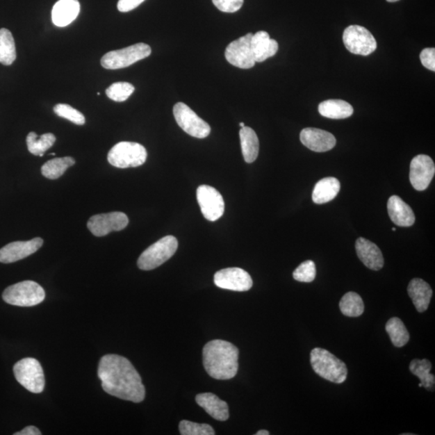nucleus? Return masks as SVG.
I'll return each mask as SVG.
<instances>
[{
  "instance_id": "nucleus-24",
  "label": "nucleus",
  "mask_w": 435,
  "mask_h": 435,
  "mask_svg": "<svg viewBox=\"0 0 435 435\" xmlns=\"http://www.w3.org/2000/svg\"><path fill=\"white\" fill-rule=\"evenodd\" d=\"M340 190V182L336 178H325L318 181L312 194L313 202L325 204L336 199Z\"/></svg>"
},
{
  "instance_id": "nucleus-10",
  "label": "nucleus",
  "mask_w": 435,
  "mask_h": 435,
  "mask_svg": "<svg viewBox=\"0 0 435 435\" xmlns=\"http://www.w3.org/2000/svg\"><path fill=\"white\" fill-rule=\"evenodd\" d=\"M343 40L348 51L356 55H370L377 47L372 34L360 25L347 27L343 33Z\"/></svg>"
},
{
  "instance_id": "nucleus-7",
  "label": "nucleus",
  "mask_w": 435,
  "mask_h": 435,
  "mask_svg": "<svg viewBox=\"0 0 435 435\" xmlns=\"http://www.w3.org/2000/svg\"><path fill=\"white\" fill-rule=\"evenodd\" d=\"M151 53L149 44L138 43L106 54L101 59V65L108 69H123L149 57Z\"/></svg>"
},
{
  "instance_id": "nucleus-21",
  "label": "nucleus",
  "mask_w": 435,
  "mask_h": 435,
  "mask_svg": "<svg viewBox=\"0 0 435 435\" xmlns=\"http://www.w3.org/2000/svg\"><path fill=\"white\" fill-rule=\"evenodd\" d=\"M196 402L212 418L218 421H227L229 418V404L214 393H200L196 396Z\"/></svg>"
},
{
  "instance_id": "nucleus-13",
  "label": "nucleus",
  "mask_w": 435,
  "mask_h": 435,
  "mask_svg": "<svg viewBox=\"0 0 435 435\" xmlns=\"http://www.w3.org/2000/svg\"><path fill=\"white\" fill-rule=\"evenodd\" d=\"M129 222L128 216L123 212H110L91 217L88 227L94 236L102 237L113 231H122Z\"/></svg>"
},
{
  "instance_id": "nucleus-15",
  "label": "nucleus",
  "mask_w": 435,
  "mask_h": 435,
  "mask_svg": "<svg viewBox=\"0 0 435 435\" xmlns=\"http://www.w3.org/2000/svg\"><path fill=\"white\" fill-rule=\"evenodd\" d=\"M434 174V163L429 156L418 155L411 161L409 180L416 190H427L431 184Z\"/></svg>"
},
{
  "instance_id": "nucleus-26",
  "label": "nucleus",
  "mask_w": 435,
  "mask_h": 435,
  "mask_svg": "<svg viewBox=\"0 0 435 435\" xmlns=\"http://www.w3.org/2000/svg\"><path fill=\"white\" fill-rule=\"evenodd\" d=\"M242 154L247 163H252L259 154V139L254 129L249 127L241 128L240 131Z\"/></svg>"
},
{
  "instance_id": "nucleus-31",
  "label": "nucleus",
  "mask_w": 435,
  "mask_h": 435,
  "mask_svg": "<svg viewBox=\"0 0 435 435\" xmlns=\"http://www.w3.org/2000/svg\"><path fill=\"white\" fill-rule=\"evenodd\" d=\"M26 141L30 153L35 156H42L45 151L54 145L56 138L52 133L38 136L35 133H30L27 136Z\"/></svg>"
},
{
  "instance_id": "nucleus-44",
  "label": "nucleus",
  "mask_w": 435,
  "mask_h": 435,
  "mask_svg": "<svg viewBox=\"0 0 435 435\" xmlns=\"http://www.w3.org/2000/svg\"><path fill=\"white\" fill-rule=\"evenodd\" d=\"M392 231H397V229H395V227H393Z\"/></svg>"
},
{
  "instance_id": "nucleus-29",
  "label": "nucleus",
  "mask_w": 435,
  "mask_h": 435,
  "mask_svg": "<svg viewBox=\"0 0 435 435\" xmlns=\"http://www.w3.org/2000/svg\"><path fill=\"white\" fill-rule=\"evenodd\" d=\"M75 164V161L70 156L55 158L47 161L42 167V174L45 178L55 180L62 177L69 167Z\"/></svg>"
},
{
  "instance_id": "nucleus-25",
  "label": "nucleus",
  "mask_w": 435,
  "mask_h": 435,
  "mask_svg": "<svg viewBox=\"0 0 435 435\" xmlns=\"http://www.w3.org/2000/svg\"><path fill=\"white\" fill-rule=\"evenodd\" d=\"M318 113L326 118L342 120L350 117L354 113L352 106L340 99L323 101L318 106Z\"/></svg>"
},
{
  "instance_id": "nucleus-6",
  "label": "nucleus",
  "mask_w": 435,
  "mask_h": 435,
  "mask_svg": "<svg viewBox=\"0 0 435 435\" xmlns=\"http://www.w3.org/2000/svg\"><path fill=\"white\" fill-rule=\"evenodd\" d=\"M147 150L143 145L135 142H120L111 149L108 155V163L116 168L138 167L145 163Z\"/></svg>"
},
{
  "instance_id": "nucleus-22",
  "label": "nucleus",
  "mask_w": 435,
  "mask_h": 435,
  "mask_svg": "<svg viewBox=\"0 0 435 435\" xmlns=\"http://www.w3.org/2000/svg\"><path fill=\"white\" fill-rule=\"evenodd\" d=\"M79 13V0H59L53 8V22L58 27L67 26L78 17Z\"/></svg>"
},
{
  "instance_id": "nucleus-42",
  "label": "nucleus",
  "mask_w": 435,
  "mask_h": 435,
  "mask_svg": "<svg viewBox=\"0 0 435 435\" xmlns=\"http://www.w3.org/2000/svg\"><path fill=\"white\" fill-rule=\"evenodd\" d=\"M387 1L389 3H394L398 1V0H387Z\"/></svg>"
},
{
  "instance_id": "nucleus-5",
  "label": "nucleus",
  "mask_w": 435,
  "mask_h": 435,
  "mask_svg": "<svg viewBox=\"0 0 435 435\" xmlns=\"http://www.w3.org/2000/svg\"><path fill=\"white\" fill-rule=\"evenodd\" d=\"M179 247L178 240L173 236H167L147 249L140 255L138 265L141 270L149 271L156 269L170 260Z\"/></svg>"
},
{
  "instance_id": "nucleus-38",
  "label": "nucleus",
  "mask_w": 435,
  "mask_h": 435,
  "mask_svg": "<svg viewBox=\"0 0 435 435\" xmlns=\"http://www.w3.org/2000/svg\"><path fill=\"white\" fill-rule=\"evenodd\" d=\"M422 64L424 67L435 72V49L434 48L424 49L420 54Z\"/></svg>"
},
{
  "instance_id": "nucleus-40",
  "label": "nucleus",
  "mask_w": 435,
  "mask_h": 435,
  "mask_svg": "<svg viewBox=\"0 0 435 435\" xmlns=\"http://www.w3.org/2000/svg\"><path fill=\"white\" fill-rule=\"evenodd\" d=\"M15 435H40L42 432L36 427L28 426L22 429V432L14 434Z\"/></svg>"
},
{
  "instance_id": "nucleus-43",
  "label": "nucleus",
  "mask_w": 435,
  "mask_h": 435,
  "mask_svg": "<svg viewBox=\"0 0 435 435\" xmlns=\"http://www.w3.org/2000/svg\"><path fill=\"white\" fill-rule=\"evenodd\" d=\"M240 126L241 128L245 127V123H240Z\"/></svg>"
},
{
  "instance_id": "nucleus-34",
  "label": "nucleus",
  "mask_w": 435,
  "mask_h": 435,
  "mask_svg": "<svg viewBox=\"0 0 435 435\" xmlns=\"http://www.w3.org/2000/svg\"><path fill=\"white\" fill-rule=\"evenodd\" d=\"M179 431L182 435H214V429L208 424H200L183 420L179 424Z\"/></svg>"
},
{
  "instance_id": "nucleus-3",
  "label": "nucleus",
  "mask_w": 435,
  "mask_h": 435,
  "mask_svg": "<svg viewBox=\"0 0 435 435\" xmlns=\"http://www.w3.org/2000/svg\"><path fill=\"white\" fill-rule=\"evenodd\" d=\"M311 363L313 371L325 380L336 384H342L346 381V363L325 349L313 348L311 352Z\"/></svg>"
},
{
  "instance_id": "nucleus-11",
  "label": "nucleus",
  "mask_w": 435,
  "mask_h": 435,
  "mask_svg": "<svg viewBox=\"0 0 435 435\" xmlns=\"http://www.w3.org/2000/svg\"><path fill=\"white\" fill-rule=\"evenodd\" d=\"M197 199L202 213L207 220L215 222L224 214V198L214 187L207 185L200 186L197 190Z\"/></svg>"
},
{
  "instance_id": "nucleus-39",
  "label": "nucleus",
  "mask_w": 435,
  "mask_h": 435,
  "mask_svg": "<svg viewBox=\"0 0 435 435\" xmlns=\"http://www.w3.org/2000/svg\"><path fill=\"white\" fill-rule=\"evenodd\" d=\"M145 0H119L117 8L121 13H128L140 6Z\"/></svg>"
},
{
  "instance_id": "nucleus-14",
  "label": "nucleus",
  "mask_w": 435,
  "mask_h": 435,
  "mask_svg": "<svg viewBox=\"0 0 435 435\" xmlns=\"http://www.w3.org/2000/svg\"><path fill=\"white\" fill-rule=\"evenodd\" d=\"M214 282L221 289L238 292L249 290L254 285L249 273L240 268H227L217 272Z\"/></svg>"
},
{
  "instance_id": "nucleus-4",
  "label": "nucleus",
  "mask_w": 435,
  "mask_h": 435,
  "mask_svg": "<svg viewBox=\"0 0 435 435\" xmlns=\"http://www.w3.org/2000/svg\"><path fill=\"white\" fill-rule=\"evenodd\" d=\"M44 297L43 288L33 281L19 282L8 287L3 293V299L8 304L22 307L37 306Z\"/></svg>"
},
{
  "instance_id": "nucleus-20",
  "label": "nucleus",
  "mask_w": 435,
  "mask_h": 435,
  "mask_svg": "<svg viewBox=\"0 0 435 435\" xmlns=\"http://www.w3.org/2000/svg\"><path fill=\"white\" fill-rule=\"evenodd\" d=\"M251 47L256 63H263L268 58L273 57L277 53L279 47L277 40L270 38L269 33L259 31L252 35Z\"/></svg>"
},
{
  "instance_id": "nucleus-32",
  "label": "nucleus",
  "mask_w": 435,
  "mask_h": 435,
  "mask_svg": "<svg viewBox=\"0 0 435 435\" xmlns=\"http://www.w3.org/2000/svg\"><path fill=\"white\" fill-rule=\"evenodd\" d=\"M340 308L343 315L352 318L361 316L364 311L362 298L355 292H348L342 297Z\"/></svg>"
},
{
  "instance_id": "nucleus-17",
  "label": "nucleus",
  "mask_w": 435,
  "mask_h": 435,
  "mask_svg": "<svg viewBox=\"0 0 435 435\" xmlns=\"http://www.w3.org/2000/svg\"><path fill=\"white\" fill-rule=\"evenodd\" d=\"M300 140L303 145L316 153H325L331 150L336 145V139L331 133L315 128L303 129Z\"/></svg>"
},
{
  "instance_id": "nucleus-1",
  "label": "nucleus",
  "mask_w": 435,
  "mask_h": 435,
  "mask_svg": "<svg viewBox=\"0 0 435 435\" xmlns=\"http://www.w3.org/2000/svg\"><path fill=\"white\" fill-rule=\"evenodd\" d=\"M98 376L104 391L110 395L140 403L145 397V388L140 374L124 356L106 355L101 358Z\"/></svg>"
},
{
  "instance_id": "nucleus-12",
  "label": "nucleus",
  "mask_w": 435,
  "mask_h": 435,
  "mask_svg": "<svg viewBox=\"0 0 435 435\" xmlns=\"http://www.w3.org/2000/svg\"><path fill=\"white\" fill-rule=\"evenodd\" d=\"M252 33H247L227 47L225 58L231 65L240 69H251L254 67L256 60L251 47Z\"/></svg>"
},
{
  "instance_id": "nucleus-37",
  "label": "nucleus",
  "mask_w": 435,
  "mask_h": 435,
  "mask_svg": "<svg viewBox=\"0 0 435 435\" xmlns=\"http://www.w3.org/2000/svg\"><path fill=\"white\" fill-rule=\"evenodd\" d=\"M215 6L221 12L233 13L242 8L244 0H212Z\"/></svg>"
},
{
  "instance_id": "nucleus-30",
  "label": "nucleus",
  "mask_w": 435,
  "mask_h": 435,
  "mask_svg": "<svg viewBox=\"0 0 435 435\" xmlns=\"http://www.w3.org/2000/svg\"><path fill=\"white\" fill-rule=\"evenodd\" d=\"M386 330L394 346L402 347L407 345L409 340V334L406 326L399 318H392L386 326Z\"/></svg>"
},
{
  "instance_id": "nucleus-23",
  "label": "nucleus",
  "mask_w": 435,
  "mask_h": 435,
  "mask_svg": "<svg viewBox=\"0 0 435 435\" xmlns=\"http://www.w3.org/2000/svg\"><path fill=\"white\" fill-rule=\"evenodd\" d=\"M407 291L416 310L419 313L426 311L433 295L431 286L420 278H414L409 282Z\"/></svg>"
},
{
  "instance_id": "nucleus-36",
  "label": "nucleus",
  "mask_w": 435,
  "mask_h": 435,
  "mask_svg": "<svg viewBox=\"0 0 435 435\" xmlns=\"http://www.w3.org/2000/svg\"><path fill=\"white\" fill-rule=\"evenodd\" d=\"M316 266L315 262L306 261L297 268L293 272V277L297 281L310 283L315 279Z\"/></svg>"
},
{
  "instance_id": "nucleus-27",
  "label": "nucleus",
  "mask_w": 435,
  "mask_h": 435,
  "mask_svg": "<svg viewBox=\"0 0 435 435\" xmlns=\"http://www.w3.org/2000/svg\"><path fill=\"white\" fill-rule=\"evenodd\" d=\"M432 368V364L431 361L426 360H413L409 364V370L419 378L420 383L418 384L419 388L424 387L428 389L429 391H434L435 377L433 374L431 373Z\"/></svg>"
},
{
  "instance_id": "nucleus-33",
  "label": "nucleus",
  "mask_w": 435,
  "mask_h": 435,
  "mask_svg": "<svg viewBox=\"0 0 435 435\" xmlns=\"http://www.w3.org/2000/svg\"><path fill=\"white\" fill-rule=\"evenodd\" d=\"M135 91L133 85L129 83L120 82L110 85L106 90L108 97L115 102H124Z\"/></svg>"
},
{
  "instance_id": "nucleus-35",
  "label": "nucleus",
  "mask_w": 435,
  "mask_h": 435,
  "mask_svg": "<svg viewBox=\"0 0 435 435\" xmlns=\"http://www.w3.org/2000/svg\"><path fill=\"white\" fill-rule=\"evenodd\" d=\"M54 110L60 117L72 121L75 124L83 125L85 122L84 115L68 104H57Z\"/></svg>"
},
{
  "instance_id": "nucleus-16",
  "label": "nucleus",
  "mask_w": 435,
  "mask_h": 435,
  "mask_svg": "<svg viewBox=\"0 0 435 435\" xmlns=\"http://www.w3.org/2000/svg\"><path fill=\"white\" fill-rule=\"evenodd\" d=\"M42 238H35L28 241L10 243L0 249V262L3 264L17 262L35 254L43 245Z\"/></svg>"
},
{
  "instance_id": "nucleus-19",
  "label": "nucleus",
  "mask_w": 435,
  "mask_h": 435,
  "mask_svg": "<svg viewBox=\"0 0 435 435\" xmlns=\"http://www.w3.org/2000/svg\"><path fill=\"white\" fill-rule=\"evenodd\" d=\"M388 213L394 224L399 227H411L416 222V215L411 206L397 195L388 201Z\"/></svg>"
},
{
  "instance_id": "nucleus-8",
  "label": "nucleus",
  "mask_w": 435,
  "mask_h": 435,
  "mask_svg": "<svg viewBox=\"0 0 435 435\" xmlns=\"http://www.w3.org/2000/svg\"><path fill=\"white\" fill-rule=\"evenodd\" d=\"M15 377L23 387L33 393L44 391L45 380L40 362L34 358H24L15 364Z\"/></svg>"
},
{
  "instance_id": "nucleus-2",
  "label": "nucleus",
  "mask_w": 435,
  "mask_h": 435,
  "mask_svg": "<svg viewBox=\"0 0 435 435\" xmlns=\"http://www.w3.org/2000/svg\"><path fill=\"white\" fill-rule=\"evenodd\" d=\"M205 370L216 380H230L236 376L239 350L229 342L215 340L207 343L204 347Z\"/></svg>"
},
{
  "instance_id": "nucleus-9",
  "label": "nucleus",
  "mask_w": 435,
  "mask_h": 435,
  "mask_svg": "<svg viewBox=\"0 0 435 435\" xmlns=\"http://www.w3.org/2000/svg\"><path fill=\"white\" fill-rule=\"evenodd\" d=\"M174 115L179 127L193 138L204 139L211 133L210 125L199 117L194 110L183 103H178L174 107Z\"/></svg>"
},
{
  "instance_id": "nucleus-28",
  "label": "nucleus",
  "mask_w": 435,
  "mask_h": 435,
  "mask_svg": "<svg viewBox=\"0 0 435 435\" xmlns=\"http://www.w3.org/2000/svg\"><path fill=\"white\" fill-rule=\"evenodd\" d=\"M16 58V44L12 33L7 28L0 29V63L10 65Z\"/></svg>"
},
{
  "instance_id": "nucleus-18",
  "label": "nucleus",
  "mask_w": 435,
  "mask_h": 435,
  "mask_svg": "<svg viewBox=\"0 0 435 435\" xmlns=\"http://www.w3.org/2000/svg\"><path fill=\"white\" fill-rule=\"evenodd\" d=\"M356 250L359 259L369 270L378 271L382 269L384 264V257L376 244L361 237L356 242Z\"/></svg>"
},
{
  "instance_id": "nucleus-41",
  "label": "nucleus",
  "mask_w": 435,
  "mask_h": 435,
  "mask_svg": "<svg viewBox=\"0 0 435 435\" xmlns=\"http://www.w3.org/2000/svg\"><path fill=\"white\" fill-rule=\"evenodd\" d=\"M270 433L268 431H265V429H262V431L258 432L256 435H270Z\"/></svg>"
}]
</instances>
